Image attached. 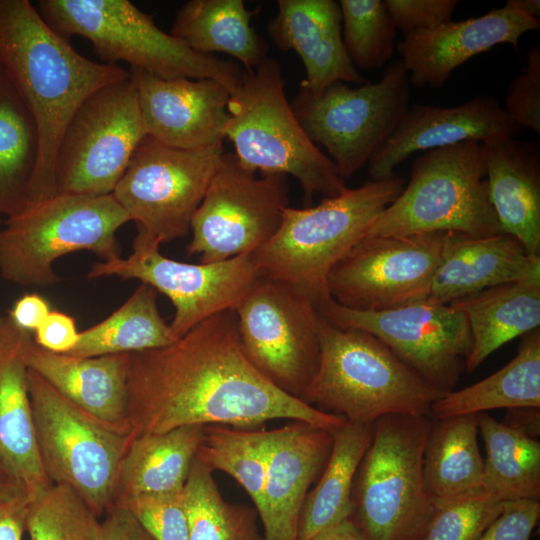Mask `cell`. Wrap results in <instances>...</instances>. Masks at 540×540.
<instances>
[{"label": "cell", "instance_id": "1", "mask_svg": "<svg viewBox=\"0 0 540 540\" xmlns=\"http://www.w3.org/2000/svg\"><path fill=\"white\" fill-rule=\"evenodd\" d=\"M127 390L131 439L187 425L259 428L286 419L333 432L346 423L282 391L248 361L233 309L167 346L130 353Z\"/></svg>", "mask_w": 540, "mask_h": 540}, {"label": "cell", "instance_id": "2", "mask_svg": "<svg viewBox=\"0 0 540 540\" xmlns=\"http://www.w3.org/2000/svg\"><path fill=\"white\" fill-rule=\"evenodd\" d=\"M0 66L38 125L40 154L29 191L31 205L56 194V151L73 114L96 90L128 78L129 72L81 55L28 0H0Z\"/></svg>", "mask_w": 540, "mask_h": 540}, {"label": "cell", "instance_id": "3", "mask_svg": "<svg viewBox=\"0 0 540 540\" xmlns=\"http://www.w3.org/2000/svg\"><path fill=\"white\" fill-rule=\"evenodd\" d=\"M318 334V369L300 399L323 412L362 424L390 414L430 417L445 394L366 331L335 327L318 313Z\"/></svg>", "mask_w": 540, "mask_h": 540}, {"label": "cell", "instance_id": "4", "mask_svg": "<svg viewBox=\"0 0 540 540\" xmlns=\"http://www.w3.org/2000/svg\"><path fill=\"white\" fill-rule=\"evenodd\" d=\"M404 183L393 175L347 187L315 206H289L277 232L251 253L258 276L285 282L316 304L329 295L330 270L398 197Z\"/></svg>", "mask_w": 540, "mask_h": 540}, {"label": "cell", "instance_id": "5", "mask_svg": "<svg viewBox=\"0 0 540 540\" xmlns=\"http://www.w3.org/2000/svg\"><path fill=\"white\" fill-rule=\"evenodd\" d=\"M277 60L267 57L255 70L244 71L231 93L225 138L246 170L294 177L306 205L316 195L334 197L347 189L333 163L306 135L285 95Z\"/></svg>", "mask_w": 540, "mask_h": 540}, {"label": "cell", "instance_id": "6", "mask_svg": "<svg viewBox=\"0 0 540 540\" xmlns=\"http://www.w3.org/2000/svg\"><path fill=\"white\" fill-rule=\"evenodd\" d=\"M429 416L385 415L373 423L352 487L350 519L365 540H423L435 513L423 476Z\"/></svg>", "mask_w": 540, "mask_h": 540}, {"label": "cell", "instance_id": "7", "mask_svg": "<svg viewBox=\"0 0 540 540\" xmlns=\"http://www.w3.org/2000/svg\"><path fill=\"white\" fill-rule=\"evenodd\" d=\"M37 10L62 37L89 40L107 64L124 61L163 79H210L231 93L244 73L233 61L195 52L128 0H40Z\"/></svg>", "mask_w": 540, "mask_h": 540}, {"label": "cell", "instance_id": "8", "mask_svg": "<svg viewBox=\"0 0 540 540\" xmlns=\"http://www.w3.org/2000/svg\"><path fill=\"white\" fill-rule=\"evenodd\" d=\"M129 221L112 194H55L31 204L0 230V275L20 286H52L60 281L53 265L64 255L120 256L116 233Z\"/></svg>", "mask_w": 540, "mask_h": 540}, {"label": "cell", "instance_id": "9", "mask_svg": "<svg viewBox=\"0 0 540 540\" xmlns=\"http://www.w3.org/2000/svg\"><path fill=\"white\" fill-rule=\"evenodd\" d=\"M455 231L476 237L501 232L490 203L481 143L465 141L415 158L410 180L364 236Z\"/></svg>", "mask_w": 540, "mask_h": 540}, {"label": "cell", "instance_id": "10", "mask_svg": "<svg viewBox=\"0 0 540 540\" xmlns=\"http://www.w3.org/2000/svg\"><path fill=\"white\" fill-rule=\"evenodd\" d=\"M28 388L41 461L52 484L72 489L98 517L116 502L129 434L90 416L28 369Z\"/></svg>", "mask_w": 540, "mask_h": 540}, {"label": "cell", "instance_id": "11", "mask_svg": "<svg viewBox=\"0 0 540 540\" xmlns=\"http://www.w3.org/2000/svg\"><path fill=\"white\" fill-rule=\"evenodd\" d=\"M410 82L400 61L378 82L358 88L337 81L318 93L300 86L291 108L309 139L322 146L345 179L386 142L409 108Z\"/></svg>", "mask_w": 540, "mask_h": 540}, {"label": "cell", "instance_id": "12", "mask_svg": "<svg viewBox=\"0 0 540 540\" xmlns=\"http://www.w3.org/2000/svg\"><path fill=\"white\" fill-rule=\"evenodd\" d=\"M147 136L133 82H111L76 110L55 156L56 194H112Z\"/></svg>", "mask_w": 540, "mask_h": 540}, {"label": "cell", "instance_id": "13", "mask_svg": "<svg viewBox=\"0 0 540 540\" xmlns=\"http://www.w3.org/2000/svg\"><path fill=\"white\" fill-rule=\"evenodd\" d=\"M223 153V145L181 149L146 136L112 195L138 235L159 244L182 238Z\"/></svg>", "mask_w": 540, "mask_h": 540}, {"label": "cell", "instance_id": "14", "mask_svg": "<svg viewBox=\"0 0 540 540\" xmlns=\"http://www.w3.org/2000/svg\"><path fill=\"white\" fill-rule=\"evenodd\" d=\"M235 312L248 361L276 387L300 398L320 360L315 303L285 282L259 277Z\"/></svg>", "mask_w": 540, "mask_h": 540}, {"label": "cell", "instance_id": "15", "mask_svg": "<svg viewBox=\"0 0 540 540\" xmlns=\"http://www.w3.org/2000/svg\"><path fill=\"white\" fill-rule=\"evenodd\" d=\"M288 207L286 175L255 177L235 154L223 153L193 215L187 253L199 255L200 263L251 254L277 232Z\"/></svg>", "mask_w": 540, "mask_h": 540}, {"label": "cell", "instance_id": "16", "mask_svg": "<svg viewBox=\"0 0 540 540\" xmlns=\"http://www.w3.org/2000/svg\"><path fill=\"white\" fill-rule=\"evenodd\" d=\"M317 312L341 329L366 331L436 390H454L472 348L466 317L450 305L417 302L384 311H357L329 295Z\"/></svg>", "mask_w": 540, "mask_h": 540}, {"label": "cell", "instance_id": "17", "mask_svg": "<svg viewBox=\"0 0 540 540\" xmlns=\"http://www.w3.org/2000/svg\"><path fill=\"white\" fill-rule=\"evenodd\" d=\"M446 233L363 236L330 270L326 281L330 297L357 311L424 302Z\"/></svg>", "mask_w": 540, "mask_h": 540}, {"label": "cell", "instance_id": "18", "mask_svg": "<svg viewBox=\"0 0 540 540\" xmlns=\"http://www.w3.org/2000/svg\"><path fill=\"white\" fill-rule=\"evenodd\" d=\"M159 247V243L136 234L128 257L97 262L87 277L137 279L166 295L175 308L169 324L175 339L214 314L235 310L259 278L251 254L191 264L162 255Z\"/></svg>", "mask_w": 540, "mask_h": 540}, {"label": "cell", "instance_id": "19", "mask_svg": "<svg viewBox=\"0 0 540 540\" xmlns=\"http://www.w3.org/2000/svg\"><path fill=\"white\" fill-rule=\"evenodd\" d=\"M147 136L171 147L223 145L231 92L210 79H163L131 68Z\"/></svg>", "mask_w": 540, "mask_h": 540}, {"label": "cell", "instance_id": "20", "mask_svg": "<svg viewBox=\"0 0 540 540\" xmlns=\"http://www.w3.org/2000/svg\"><path fill=\"white\" fill-rule=\"evenodd\" d=\"M540 28V20L513 0L482 16L448 21L428 30L404 34L396 44L410 85L440 88L453 70L475 55L509 43L518 50L523 34Z\"/></svg>", "mask_w": 540, "mask_h": 540}, {"label": "cell", "instance_id": "21", "mask_svg": "<svg viewBox=\"0 0 540 540\" xmlns=\"http://www.w3.org/2000/svg\"><path fill=\"white\" fill-rule=\"evenodd\" d=\"M520 128L490 96L453 107L409 106L392 134L368 162V174L370 180L386 179L415 152L465 141L482 144L515 137Z\"/></svg>", "mask_w": 540, "mask_h": 540}, {"label": "cell", "instance_id": "22", "mask_svg": "<svg viewBox=\"0 0 540 540\" xmlns=\"http://www.w3.org/2000/svg\"><path fill=\"white\" fill-rule=\"evenodd\" d=\"M332 432L302 421L268 430V460L261 507L264 540H297L310 487L332 449Z\"/></svg>", "mask_w": 540, "mask_h": 540}, {"label": "cell", "instance_id": "23", "mask_svg": "<svg viewBox=\"0 0 540 540\" xmlns=\"http://www.w3.org/2000/svg\"><path fill=\"white\" fill-rule=\"evenodd\" d=\"M532 279H540V255L528 253L515 237L447 231L442 258L424 302L449 305L491 287Z\"/></svg>", "mask_w": 540, "mask_h": 540}, {"label": "cell", "instance_id": "24", "mask_svg": "<svg viewBox=\"0 0 540 540\" xmlns=\"http://www.w3.org/2000/svg\"><path fill=\"white\" fill-rule=\"evenodd\" d=\"M281 51H295L305 68L300 86L318 93L330 84H362L364 79L345 50L339 3L333 0H278L266 26Z\"/></svg>", "mask_w": 540, "mask_h": 540}, {"label": "cell", "instance_id": "25", "mask_svg": "<svg viewBox=\"0 0 540 540\" xmlns=\"http://www.w3.org/2000/svg\"><path fill=\"white\" fill-rule=\"evenodd\" d=\"M22 356L29 370L72 404L100 422L129 434V353L96 357L58 354L38 346L27 333Z\"/></svg>", "mask_w": 540, "mask_h": 540}, {"label": "cell", "instance_id": "26", "mask_svg": "<svg viewBox=\"0 0 540 540\" xmlns=\"http://www.w3.org/2000/svg\"><path fill=\"white\" fill-rule=\"evenodd\" d=\"M27 333L8 315L0 316V470L34 497L52 483L39 453L22 356Z\"/></svg>", "mask_w": 540, "mask_h": 540}, {"label": "cell", "instance_id": "27", "mask_svg": "<svg viewBox=\"0 0 540 540\" xmlns=\"http://www.w3.org/2000/svg\"><path fill=\"white\" fill-rule=\"evenodd\" d=\"M488 196L502 233L540 255V146L514 137L482 143Z\"/></svg>", "mask_w": 540, "mask_h": 540}, {"label": "cell", "instance_id": "28", "mask_svg": "<svg viewBox=\"0 0 540 540\" xmlns=\"http://www.w3.org/2000/svg\"><path fill=\"white\" fill-rule=\"evenodd\" d=\"M449 305L468 322L472 348L465 370L471 372L504 344L540 327V279L501 284Z\"/></svg>", "mask_w": 540, "mask_h": 540}, {"label": "cell", "instance_id": "29", "mask_svg": "<svg viewBox=\"0 0 540 540\" xmlns=\"http://www.w3.org/2000/svg\"><path fill=\"white\" fill-rule=\"evenodd\" d=\"M256 11L243 0H190L177 12L170 34L204 55L224 53L246 71L268 57V43L251 25Z\"/></svg>", "mask_w": 540, "mask_h": 540}, {"label": "cell", "instance_id": "30", "mask_svg": "<svg viewBox=\"0 0 540 540\" xmlns=\"http://www.w3.org/2000/svg\"><path fill=\"white\" fill-rule=\"evenodd\" d=\"M204 427L187 425L131 439L120 463L116 501L137 494L182 489L202 442Z\"/></svg>", "mask_w": 540, "mask_h": 540}, {"label": "cell", "instance_id": "31", "mask_svg": "<svg viewBox=\"0 0 540 540\" xmlns=\"http://www.w3.org/2000/svg\"><path fill=\"white\" fill-rule=\"evenodd\" d=\"M521 407L540 408V327L523 335L516 356L500 370L437 399L430 417L440 420Z\"/></svg>", "mask_w": 540, "mask_h": 540}, {"label": "cell", "instance_id": "32", "mask_svg": "<svg viewBox=\"0 0 540 540\" xmlns=\"http://www.w3.org/2000/svg\"><path fill=\"white\" fill-rule=\"evenodd\" d=\"M477 415L432 421L423 455V476L435 507L482 488L484 459Z\"/></svg>", "mask_w": 540, "mask_h": 540}, {"label": "cell", "instance_id": "33", "mask_svg": "<svg viewBox=\"0 0 540 540\" xmlns=\"http://www.w3.org/2000/svg\"><path fill=\"white\" fill-rule=\"evenodd\" d=\"M39 154L36 119L0 66V214L6 218L30 205L29 191Z\"/></svg>", "mask_w": 540, "mask_h": 540}, {"label": "cell", "instance_id": "34", "mask_svg": "<svg viewBox=\"0 0 540 540\" xmlns=\"http://www.w3.org/2000/svg\"><path fill=\"white\" fill-rule=\"evenodd\" d=\"M372 433L373 423L348 421L332 432L333 442L328 461L301 509L297 540H309L322 530L350 517L355 474Z\"/></svg>", "mask_w": 540, "mask_h": 540}, {"label": "cell", "instance_id": "35", "mask_svg": "<svg viewBox=\"0 0 540 540\" xmlns=\"http://www.w3.org/2000/svg\"><path fill=\"white\" fill-rule=\"evenodd\" d=\"M157 305V291L141 283L132 295L101 322L79 332L67 355L96 357L136 353L176 341Z\"/></svg>", "mask_w": 540, "mask_h": 540}, {"label": "cell", "instance_id": "36", "mask_svg": "<svg viewBox=\"0 0 540 540\" xmlns=\"http://www.w3.org/2000/svg\"><path fill=\"white\" fill-rule=\"evenodd\" d=\"M486 456L482 488L502 501L540 499V442L477 414Z\"/></svg>", "mask_w": 540, "mask_h": 540}, {"label": "cell", "instance_id": "37", "mask_svg": "<svg viewBox=\"0 0 540 540\" xmlns=\"http://www.w3.org/2000/svg\"><path fill=\"white\" fill-rule=\"evenodd\" d=\"M188 540H264L249 507L227 502L213 471L196 456L184 485Z\"/></svg>", "mask_w": 540, "mask_h": 540}, {"label": "cell", "instance_id": "38", "mask_svg": "<svg viewBox=\"0 0 540 540\" xmlns=\"http://www.w3.org/2000/svg\"><path fill=\"white\" fill-rule=\"evenodd\" d=\"M196 457L212 471L237 481L255 505L261 507L268 460V430L206 425Z\"/></svg>", "mask_w": 540, "mask_h": 540}, {"label": "cell", "instance_id": "39", "mask_svg": "<svg viewBox=\"0 0 540 540\" xmlns=\"http://www.w3.org/2000/svg\"><path fill=\"white\" fill-rule=\"evenodd\" d=\"M342 39L357 69L381 68L395 51L396 28L384 0H340Z\"/></svg>", "mask_w": 540, "mask_h": 540}, {"label": "cell", "instance_id": "40", "mask_svg": "<svg viewBox=\"0 0 540 540\" xmlns=\"http://www.w3.org/2000/svg\"><path fill=\"white\" fill-rule=\"evenodd\" d=\"M26 531L30 540H100V520L68 486L52 484L33 497Z\"/></svg>", "mask_w": 540, "mask_h": 540}, {"label": "cell", "instance_id": "41", "mask_svg": "<svg viewBox=\"0 0 540 540\" xmlns=\"http://www.w3.org/2000/svg\"><path fill=\"white\" fill-rule=\"evenodd\" d=\"M504 501L483 488L436 506L423 540H476L501 513Z\"/></svg>", "mask_w": 540, "mask_h": 540}, {"label": "cell", "instance_id": "42", "mask_svg": "<svg viewBox=\"0 0 540 540\" xmlns=\"http://www.w3.org/2000/svg\"><path fill=\"white\" fill-rule=\"evenodd\" d=\"M155 540H188L184 487L143 493L117 500Z\"/></svg>", "mask_w": 540, "mask_h": 540}, {"label": "cell", "instance_id": "43", "mask_svg": "<svg viewBox=\"0 0 540 540\" xmlns=\"http://www.w3.org/2000/svg\"><path fill=\"white\" fill-rule=\"evenodd\" d=\"M503 110L519 127L540 134V46L526 53L525 67L508 86Z\"/></svg>", "mask_w": 540, "mask_h": 540}, {"label": "cell", "instance_id": "44", "mask_svg": "<svg viewBox=\"0 0 540 540\" xmlns=\"http://www.w3.org/2000/svg\"><path fill=\"white\" fill-rule=\"evenodd\" d=\"M396 30H428L451 20L458 0H384Z\"/></svg>", "mask_w": 540, "mask_h": 540}, {"label": "cell", "instance_id": "45", "mask_svg": "<svg viewBox=\"0 0 540 540\" xmlns=\"http://www.w3.org/2000/svg\"><path fill=\"white\" fill-rule=\"evenodd\" d=\"M539 517V501H504L501 513L476 540H529Z\"/></svg>", "mask_w": 540, "mask_h": 540}, {"label": "cell", "instance_id": "46", "mask_svg": "<svg viewBox=\"0 0 540 540\" xmlns=\"http://www.w3.org/2000/svg\"><path fill=\"white\" fill-rule=\"evenodd\" d=\"M32 494L0 470V540H22Z\"/></svg>", "mask_w": 540, "mask_h": 540}, {"label": "cell", "instance_id": "47", "mask_svg": "<svg viewBox=\"0 0 540 540\" xmlns=\"http://www.w3.org/2000/svg\"><path fill=\"white\" fill-rule=\"evenodd\" d=\"M34 332L33 340L38 346L53 353L67 354L77 344L80 331L72 316L51 310Z\"/></svg>", "mask_w": 540, "mask_h": 540}, {"label": "cell", "instance_id": "48", "mask_svg": "<svg viewBox=\"0 0 540 540\" xmlns=\"http://www.w3.org/2000/svg\"><path fill=\"white\" fill-rule=\"evenodd\" d=\"M100 540H155L125 508L115 504L100 521Z\"/></svg>", "mask_w": 540, "mask_h": 540}, {"label": "cell", "instance_id": "49", "mask_svg": "<svg viewBox=\"0 0 540 540\" xmlns=\"http://www.w3.org/2000/svg\"><path fill=\"white\" fill-rule=\"evenodd\" d=\"M50 311L51 308L45 298L37 293H30L14 303L8 316L19 328L29 332L35 331Z\"/></svg>", "mask_w": 540, "mask_h": 540}, {"label": "cell", "instance_id": "50", "mask_svg": "<svg viewBox=\"0 0 540 540\" xmlns=\"http://www.w3.org/2000/svg\"><path fill=\"white\" fill-rule=\"evenodd\" d=\"M539 408L521 407L508 409L504 424L527 435L536 438L539 435Z\"/></svg>", "mask_w": 540, "mask_h": 540}, {"label": "cell", "instance_id": "51", "mask_svg": "<svg viewBox=\"0 0 540 540\" xmlns=\"http://www.w3.org/2000/svg\"><path fill=\"white\" fill-rule=\"evenodd\" d=\"M309 540H365L350 518H346L314 535Z\"/></svg>", "mask_w": 540, "mask_h": 540}, {"label": "cell", "instance_id": "52", "mask_svg": "<svg viewBox=\"0 0 540 540\" xmlns=\"http://www.w3.org/2000/svg\"><path fill=\"white\" fill-rule=\"evenodd\" d=\"M515 5L524 13L539 19L540 1L539 0H513Z\"/></svg>", "mask_w": 540, "mask_h": 540}]
</instances>
